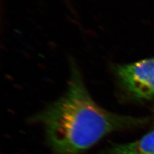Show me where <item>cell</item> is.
<instances>
[{
	"label": "cell",
	"instance_id": "cell-1",
	"mask_svg": "<svg viewBox=\"0 0 154 154\" xmlns=\"http://www.w3.org/2000/svg\"><path fill=\"white\" fill-rule=\"evenodd\" d=\"M65 93L30 118L44 129L52 154H83L108 135L136 126L140 119L99 105L87 89L79 67L71 61Z\"/></svg>",
	"mask_w": 154,
	"mask_h": 154
},
{
	"label": "cell",
	"instance_id": "cell-2",
	"mask_svg": "<svg viewBox=\"0 0 154 154\" xmlns=\"http://www.w3.org/2000/svg\"><path fill=\"white\" fill-rule=\"evenodd\" d=\"M119 85L132 97L139 100L154 98V57L113 67Z\"/></svg>",
	"mask_w": 154,
	"mask_h": 154
},
{
	"label": "cell",
	"instance_id": "cell-3",
	"mask_svg": "<svg viewBox=\"0 0 154 154\" xmlns=\"http://www.w3.org/2000/svg\"><path fill=\"white\" fill-rule=\"evenodd\" d=\"M98 154H154V130L138 140L112 144Z\"/></svg>",
	"mask_w": 154,
	"mask_h": 154
}]
</instances>
